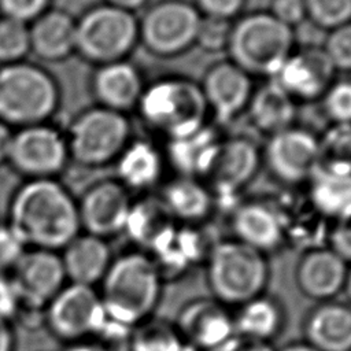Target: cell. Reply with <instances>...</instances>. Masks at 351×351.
<instances>
[{"label":"cell","mask_w":351,"mask_h":351,"mask_svg":"<svg viewBox=\"0 0 351 351\" xmlns=\"http://www.w3.org/2000/svg\"><path fill=\"white\" fill-rule=\"evenodd\" d=\"M188 351H191V350H188Z\"/></svg>","instance_id":"obj_53"},{"label":"cell","mask_w":351,"mask_h":351,"mask_svg":"<svg viewBox=\"0 0 351 351\" xmlns=\"http://www.w3.org/2000/svg\"><path fill=\"white\" fill-rule=\"evenodd\" d=\"M19 310V298L11 277L0 273V319L10 322Z\"/></svg>","instance_id":"obj_45"},{"label":"cell","mask_w":351,"mask_h":351,"mask_svg":"<svg viewBox=\"0 0 351 351\" xmlns=\"http://www.w3.org/2000/svg\"><path fill=\"white\" fill-rule=\"evenodd\" d=\"M107 321L95 287L64 285L45 307V324L62 341L75 343L90 339Z\"/></svg>","instance_id":"obj_9"},{"label":"cell","mask_w":351,"mask_h":351,"mask_svg":"<svg viewBox=\"0 0 351 351\" xmlns=\"http://www.w3.org/2000/svg\"><path fill=\"white\" fill-rule=\"evenodd\" d=\"M322 49L336 71H351V22L329 30Z\"/></svg>","instance_id":"obj_37"},{"label":"cell","mask_w":351,"mask_h":351,"mask_svg":"<svg viewBox=\"0 0 351 351\" xmlns=\"http://www.w3.org/2000/svg\"><path fill=\"white\" fill-rule=\"evenodd\" d=\"M132 207L122 184L106 181L90 188L78 207L80 223L86 233L106 239L123 232Z\"/></svg>","instance_id":"obj_17"},{"label":"cell","mask_w":351,"mask_h":351,"mask_svg":"<svg viewBox=\"0 0 351 351\" xmlns=\"http://www.w3.org/2000/svg\"><path fill=\"white\" fill-rule=\"evenodd\" d=\"M58 101L53 80L41 69L11 63L0 69V121L38 125L48 118Z\"/></svg>","instance_id":"obj_6"},{"label":"cell","mask_w":351,"mask_h":351,"mask_svg":"<svg viewBox=\"0 0 351 351\" xmlns=\"http://www.w3.org/2000/svg\"><path fill=\"white\" fill-rule=\"evenodd\" d=\"M174 322L151 317L130 330L129 351H188Z\"/></svg>","instance_id":"obj_32"},{"label":"cell","mask_w":351,"mask_h":351,"mask_svg":"<svg viewBox=\"0 0 351 351\" xmlns=\"http://www.w3.org/2000/svg\"><path fill=\"white\" fill-rule=\"evenodd\" d=\"M276 351H318V350H315L306 341H296V343H289Z\"/></svg>","instance_id":"obj_51"},{"label":"cell","mask_w":351,"mask_h":351,"mask_svg":"<svg viewBox=\"0 0 351 351\" xmlns=\"http://www.w3.org/2000/svg\"><path fill=\"white\" fill-rule=\"evenodd\" d=\"M206 280L213 299L237 308L266 292L267 255L236 239L218 241L206 255Z\"/></svg>","instance_id":"obj_3"},{"label":"cell","mask_w":351,"mask_h":351,"mask_svg":"<svg viewBox=\"0 0 351 351\" xmlns=\"http://www.w3.org/2000/svg\"><path fill=\"white\" fill-rule=\"evenodd\" d=\"M25 251L26 245L15 230L10 225H0V273L11 271Z\"/></svg>","instance_id":"obj_40"},{"label":"cell","mask_w":351,"mask_h":351,"mask_svg":"<svg viewBox=\"0 0 351 351\" xmlns=\"http://www.w3.org/2000/svg\"><path fill=\"white\" fill-rule=\"evenodd\" d=\"M29 32L30 49L43 59H62L75 48V22L66 12L41 15Z\"/></svg>","instance_id":"obj_30"},{"label":"cell","mask_w":351,"mask_h":351,"mask_svg":"<svg viewBox=\"0 0 351 351\" xmlns=\"http://www.w3.org/2000/svg\"><path fill=\"white\" fill-rule=\"evenodd\" d=\"M295 44L293 29L269 11H255L232 23L226 51L230 62L248 75L271 80L295 51Z\"/></svg>","instance_id":"obj_4"},{"label":"cell","mask_w":351,"mask_h":351,"mask_svg":"<svg viewBox=\"0 0 351 351\" xmlns=\"http://www.w3.org/2000/svg\"><path fill=\"white\" fill-rule=\"evenodd\" d=\"M321 100L322 110L329 121L351 125V81H333Z\"/></svg>","instance_id":"obj_36"},{"label":"cell","mask_w":351,"mask_h":351,"mask_svg":"<svg viewBox=\"0 0 351 351\" xmlns=\"http://www.w3.org/2000/svg\"><path fill=\"white\" fill-rule=\"evenodd\" d=\"M63 351H99L96 346L89 341V340H82V341H75L70 343Z\"/></svg>","instance_id":"obj_50"},{"label":"cell","mask_w":351,"mask_h":351,"mask_svg":"<svg viewBox=\"0 0 351 351\" xmlns=\"http://www.w3.org/2000/svg\"><path fill=\"white\" fill-rule=\"evenodd\" d=\"M163 280L149 254L132 251L114 258L99 292L107 318L129 328L151 318L162 298Z\"/></svg>","instance_id":"obj_2"},{"label":"cell","mask_w":351,"mask_h":351,"mask_svg":"<svg viewBox=\"0 0 351 351\" xmlns=\"http://www.w3.org/2000/svg\"><path fill=\"white\" fill-rule=\"evenodd\" d=\"M269 12L291 29L307 19L304 0H271Z\"/></svg>","instance_id":"obj_43"},{"label":"cell","mask_w":351,"mask_h":351,"mask_svg":"<svg viewBox=\"0 0 351 351\" xmlns=\"http://www.w3.org/2000/svg\"><path fill=\"white\" fill-rule=\"evenodd\" d=\"M336 70L322 48L295 49L280 67L274 80L295 101L321 99L332 85Z\"/></svg>","instance_id":"obj_14"},{"label":"cell","mask_w":351,"mask_h":351,"mask_svg":"<svg viewBox=\"0 0 351 351\" xmlns=\"http://www.w3.org/2000/svg\"><path fill=\"white\" fill-rule=\"evenodd\" d=\"M117 171L123 186L145 189L154 186L162 177L165 156L151 143L129 141L118 155Z\"/></svg>","instance_id":"obj_29"},{"label":"cell","mask_w":351,"mask_h":351,"mask_svg":"<svg viewBox=\"0 0 351 351\" xmlns=\"http://www.w3.org/2000/svg\"><path fill=\"white\" fill-rule=\"evenodd\" d=\"M329 247L351 265V210L335 219L329 232Z\"/></svg>","instance_id":"obj_42"},{"label":"cell","mask_w":351,"mask_h":351,"mask_svg":"<svg viewBox=\"0 0 351 351\" xmlns=\"http://www.w3.org/2000/svg\"><path fill=\"white\" fill-rule=\"evenodd\" d=\"M130 125L118 111L100 107L82 114L71 129L70 149L73 156L89 166L107 163L129 144Z\"/></svg>","instance_id":"obj_10"},{"label":"cell","mask_w":351,"mask_h":351,"mask_svg":"<svg viewBox=\"0 0 351 351\" xmlns=\"http://www.w3.org/2000/svg\"><path fill=\"white\" fill-rule=\"evenodd\" d=\"M160 202L174 221L186 225L199 223L211 214L214 196L206 185L191 177H177L162 191Z\"/></svg>","instance_id":"obj_25"},{"label":"cell","mask_w":351,"mask_h":351,"mask_svg":"<svg viewBox=\"0 0 351 351\" xmlns=\"http://www.w3.org/2000/svg\"><path fill=\"white\" fill-rule=\"evenodd\" d=\"M221 143L215 130L206 125L191 134L169 140L166 158L181 177L197 180L208 176Z\"/></svg>","instance_id":"obj_23"},{"label":"cell","mask_w":351,"mask_h":351,"mask_svg":"<svg viewBox=\"0 0 351 351\" xmlns=\"http://www.w3.org/2000/svg\"><path fill=\"white\" fill-rule=\"evenodd\" d=\"M200 21L202 15L193 3L160 0L138 22V41L155 56L174 58L195 45Z\"/></svg>","instance_id":"obj_8"},{"label":"cell","mask_w":351,"mask_h":351,"mask_svg":"<svg viewBox=\"0 0 351 351\" xmlns=\"http://www.w3.org/2000/svg\"><path fill=\"white\" fill-rule=\"evenodd\" d=\"M351 169V125L333 123L319 138V165Z\"/></svg>","instance_id":"obj_33"},{"label":"cell","mask_w":351,"mask_h":351,"mask_svg":"<svg viewBox=\"0 0 351 351\" xmlns=\"http://www.w3.org/2000/svg\"><path fill=\"white\" fill-rule=\"evenodd\" d=\"M247 110L252 125L271 136L293 126L296 101L274 80H270L254 89Z\"/></svg>","instance_id":"obj_26"},{"label":"cell","mask_w":351,"mask_h":351,"mask_svg":"<svg viewBox=\"0 0 351 351\" xmlns=\"http://www.w3.org/2000/svg\"><path fill=\"white\" fill-rule=\"evenodd\" d=\"M10 273L19 304L37 308H45L66 281L60 255L49 250H26Z\"/></svg>","instance_id":"obj_13"},{"label":"cell","mask_w":351,"mask_h":351,"mask_svg":"<svg viewBox=\"0 0 351 351\" xmlns=\"http://www.w3.org/2000/svg\"><path fill=\"white\" fill-rule=\"evenodd\" d=\"M144 90L140 71L125 60L104 64L95 77V92L106 108L122 112L137 107Z\"/></svg>","instance_id":"obj_24"},{"label":"cell","mask_w":351,"mask_h":351,"mask_svg":"<svg viewBox=\"0 0 351 351\" xmlns=\"http://www.w3.org/2000/svg\"><path fill=\"white\" fill-rule=\"evenodd\" d=\"M218 351H276V348L273 347V343L261 341L236 333Z\"/></svg>","instance_id":"obj_46"},{"label":"cell","mask_w":351,"mask_h":351,"mask_svg":"<svg viewBox=\"0 0 351 351\" xmlns=\"http://www.w3.org/2000/svg\"><path fill=\"white\" fill-rule=\"evenodd\" d=\"M234 239L267 255L284 243L285 228L280 214L262 202L241 204L232 217Z\"/></svg>","instance_id":"obj_20"},{"label":"cell","mask_w":351,"mask_h":351,"mask_svg":"<svg viewBox=\"0 0 351 351\" xmlns=\"http://www.w3.org/2000/svg\"><path fill=\"white\" fill-rule=\"evenodd\" d=\"M262 160L284 184L308 181L319 165V138L310 130L291 126L270 136Z\"/></svg>","instance_id":"obj_11"},{"label":"cell","mask_w":351,"mask_h":351,"mask_svg":"<svg viewBox=\"0 0 351 351\" xmlns=\"http://www.w3.org/2000/svg\"><path fill=\"white\" fill-rule=\"evenodd\" d=\"M15 336L10 322L0 319V351H14Z\"/></svg>","instance_id":"obj_47"},{"label":"cell","mask_w":351,"mask_h":351,"mask_svg":"<svg viewBox=\"0 0 351 351\" xmlns=\"http://www.w3.org/2000/svg\"><path fill=\"white\" fill-rule=\"evenodd\" d=\"M137 41L138 22L133 12L110 4L88 11L75 23V48L95 62L123 60Z\"/></svg>","instance_id":"obj_7"},{"label":"cell","mask_w":351,"mask_h":351,"mask_svg":"<svg viewBox=\"0 0 351 351\" xmlns=\"http://www.w3.org/2000/svg\"><path fill=\"white\" fill-rule=\"evenodd\" d=\"M262 163L258 147L245 137L222 141L207 176L211 193L232 196L244 189L256 176Z\"/></svg>","instance_id":"obj_18"},{"label":"cell","mask_w":351,"mask_h":351,"mask_svg":"<svg viewBox=\"0 0 351 351\" xmlns=\"http://www.w3.org/2000/svg\"><path fill=\"white\" fill-rule=\"evenodd\" d=\"M308 182L318 213L336 219L351 210V169L318 166Z\"/></svg>","instance_id":"obj_28"},{"label":"cell","mask_w":351,"mask_h":351,"mask_svg":"<svg viewBox=\"0 0 351 351\" xmlns=\"http://www.w3.org/2000/svg\"><path fill=\"white\" fill-rule=\"evenodd\" d=\"M171 219L160 200L132 203L123 232L136 244L151 250L173 226Z\"/></svg>","instance_id":"obj_31"},{"label":"cell","mask_w":351,"mask_h":351,"mask_svg":"<svg viewBox=\"0 0 351 351\" xmlns=\"http://www.w3.org/2000/svg\"><path fill=\"white\" fill-rule=\"evenodd\" d=\"M232 23L229 21L202 16L195 45L208 52L226 49Z\"/></svg>","instance_id":"obj_38"},{"label":"cell","mask_w":351,"mask_h":351,"mask_svg":"<svg viewBox=\"0 0 351 351\" xmlns=\"http://www.w3.org/2000/svg\"><path fill=\"white\" fill-rule=\"evenodd\" d=\"M8 225L26 247L49 251L63 250L81 228L71 196L49 178H36L18 191Z\"/></svg>","instance_id":"obj_1"},{"label":"cell","mask_w":351,"mask_h":351,"mask_svg":"<svg viewBox=\"0 0 351 351\" xmlns=\"http://www.w3.org/2000/svg\"><path fill=\"white\" fill-rule=\"evenodd\" d=\"M234 317L237 335L273 343L284 330L285 310L280 300L262 293L239 306Z\"/></svg>","instance_id":"obj_27"},{"label":"cell","mask_w":351,"mask_h":351,"mask_svg":"<svg viewBox=\"0 0 351 351\" xmlns=\"http://www.w3.org/2000/svg\"><path fill=\"white\" fill-rule=\"evenodd\" d=\"M66 280L71 284L95 287L101 282L112 261L104 239L93 234H77L60 255Z\"/></svg>","instance_id":"obj_22"},{"label":"cell","mask_w":351,"mask_h":351,"mask_svg":"<svg viewBox=\"0 0 351 351\" xmlns=\"http://www.w3.org/2000/svg\"><path fill=\"white\" fill-rule=\"evenodd\" d=\"M174 324L186 347L193 351H218L236 335L233 313L213 298L188 302Z\"/></svg>","instance_id":"obj_12"},{"label":"cell","mask_w":351,"mask_h":351,"mask_svg":"<svg viewBox=\"0 0 351 351\" xmlns=\"http://www.w3.org/2000/svg\"><path fill=\"white\" fill-rule=\"evenodd\" d=\"M132 328L107 318L104 325L89 339L99 351H129Z\"/></svg>","instance_id":"obj_39"},{"label":"cell","mask_w":351,"mask_h":351,"mask_svg":"<svg viewBox=\"0 0 351 351\" xmlns=\"http://www.w3.org/2000/svg\"><path fill=\"white\" fill-rule=\"evenodd\" d=\"M304 341L318 351H351V304L322 302L306 317Z\"/></svg>","instance_id":"obj_21"},{"label":"cell","mask_w":351,"mask_h":351,"mask_svg":"<svg viewBox=\"0 0 351 351\" xmlns=\"http://www.w3.org/2000/svg\"><path fill=\"white\" fill-rule=\"evenodd\" d=\"M137 108L143 121L167 140L207 125L208 107L200 84L185 77H165L144 86Z\"/></svg>","instance_id":"obj_5"},{"label":"cell","mask_w":351,"mask_h":351,"mask_svg":"<svg viewBox=\"0 0 351 351\" xmlns=\"http://www.w3.org/2000/svg\"><path fill=\"white\" fill-rule=\"evenodd\" d=\"M30 49V32L26 23L4 18L0 21V60L15 62Z\"/></svg>","instance_id":"obj_35"},{"label":"cell","mask_w":351,"mask_h":351,"mask_svg":"<svg viewBox=\"0 0 351 351\" xmlns=\"http://www.w3.org/2000/svg\"><path fill=\"white\" fill-rule=\"evenodd\" d=\"M208 111L228 122L247 108L254 92L252 78L230 60L207 69L200 84Z\"/></svg>","instance_id":"obj_16"},{"label":"cell","mask_w":351,"mask_h":351,"mask_svg":"<svg viewBox=\"0 0 351 351\" xmlns=\"http://www.w3.org/2000/svg\"><path fill=\"white\" fill-rule=\"evenodd\" d=\"M304 7L306 18L325 30L351 22V0H304Z\"/></svg>","instance_id":"obj_34"},{"label":"cell","mask_w":351,"mask_h":351,"mask_svg":"<svg viewBox=\"0 0 351 351\" xmlns=\"http://www.w3.org/2000/svg\"><path fill=\"white\" fill-rule=\"evenodd\" d=\"M110 5L126 10L133 12L134 10H138L147 4L148 0H107Z\"/></svg>","instance_id":"obj_49"},{"label":"cell","mask_w":351,"mask_h":351,"mask_svg":"<svg viewBox=\"0 0 351 351\" xmlns=\"http://www.w3.org/2000/svg\"><path fill=\"white\" fill-rule=\"evenodd\" d=\"M343 292L346 293L350 304H351V265H348V270H347V276H346V281H344V287H343Z\"/></svg>","instance_id":"obj_52"},{"label":"cell","mask_w":351,"mask_h":351,"mask_svg":"<svg viewBox=\"0 0 351 351\" xmlns=\"http://www.w3.org/2000/svg\"><path fill=\"white\" fill-rule=\"evenodd\" d=\"M11 138H12V134L10 133L7 125L3 121H0V162L8 158Z\"/></svg>","instance_id":"obj_48"},{"label":"cell","mask_w":351,"mask_h":351,"mask_svg":"<svg viewBox=\"0 0 351 351\" xmlns=\"http://www.w3.org/2000/svg\"><path fill=\"white\" fill-rule=\"evenodd\" d=\"M347 270L348 263L330 247H317L300 256L295 281L306 298L329 302L343 291Z\"/></svg>","instance_id":"obj_19"},{"label":"cell","mask_w":351,"mask_h":351,"mask_svg":"<svg viewBox=\"0 0 351 351\" xmlns=\"http://www.w3.org/2000/svg\"><path fill=\"white\" fill-rule=\"evenodd\" d=\"M48 0H0V7L7 18L26 23L38 18Z\"/></svg>","instance_id":"obj_44"},{"label":"cell","mask_w":351,"mask_h":351,"mask_svg":"<svg viewBox=\"0 0 351 351\" xmlns=\"http://www.w3.org/2000/svg\"><path fill=\"white\" fill-rule=\"evenodd\" d=\"M66 154L64 140L56 130L43 125H32L12 136L8 159L26 174L48 178L63 167Z\"/></svg>","instance_id":"obj_15"},{"label":"cell","mask_w":351,"mask_h":351,"mask_svg":"<svg viewBox=\"0 0 351 351\" xmlns=\"http://www.w3.org/2000/svg\"><path fill=\"white\" fill-rule=\"evenodd\" d=\"M245 3L247 0H195L193 5L202 16L232 22L244 10Z\"/></svg>","instance_id":"obj_41"}]
</instances>
